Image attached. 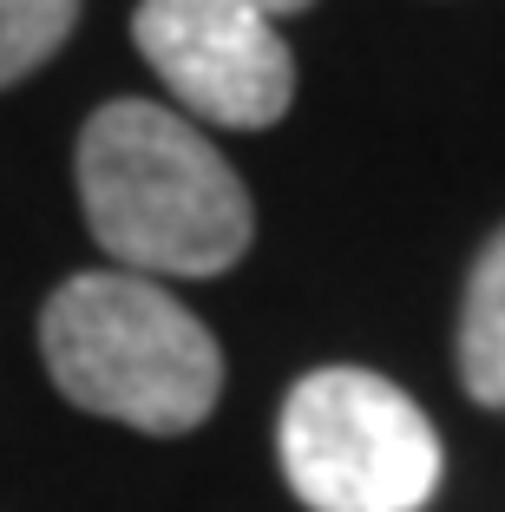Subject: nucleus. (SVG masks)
<instances>
[{
  "label": "nucleus",
  "instance_id": "2",
  "mask_svg": "<svg viewBox=\"0 0 505 512\" xmlns=\"http://www.w3.org/2000/svg\"><path fill=\"white\" fill-rule=\"evenodd\" d=\"M53 388L138 434H191L223 394V348L171 289L132 270H86L40 316Z\"/></svg>",
  "mask_w": 505,
  "mask_h": 512
},
{
  "label": "nucleus",
  "instance_id": "6",
  "mask_svg": "<svg viewBox=\"0 0 505 512\" xmlns=\"http://www.w3.org/2000/svg\"><path fill=\"white\" fill-rule=\"evenodd\" d=\"M79 27V0H0V86L40 73Z\"/></svg>",
  "mask_w": 505,
  "mask_h": 512
},
{
  "label": "nucleus",
  "instance_id": "4",
  "mask_svg": "<svg viewBox=\"0 0 505 512\" xmlns=\"http://www.w3.org/2000/svg\"><path fill=\"white\" fill-rule=\"evenodd\" d=\"M132 40L204 125L263 132L296 99V53L250 0H145L132 14Z\"/></svg>",
  "mask_w": 505,
  "mask_h": 512
},
{
  "label": "nucleus",
  "instance_id": "3",
  "mask_svg": "<svg viewBox=\"0 0 505 512\" xmlns=\"http://www.w3.org/2000/svg\"><path fill=\"white\" fill-rule=\"evenodd\" d=\"M283 480L309 512H420L440 486V434L374 368H315L276 421Z\"/></svg>",
  "mask_w": 505,
  "mask_h": 512
},
{
  "label": "nucleus",
  "instance_id": "7",
  "mask_svg": "<svg viewBox=\"0 0 505 512\" xmlns=\"http://www.w3.org/2000/svg\"><path fill=\"white\" fill-rule=\"evenodd\" d=\"M250 7H263L269 20H283V14H302V7H315V0H250Z\"/></svg>",
  "mask_w": 505,
  "mask_h": 512
},
{
  "label": "nucleus",
  "instance_id": "1",
  "mask_svg": "<svg viewBox=\"0 0 505 512\" xmlns=\"http://www.w3.org/2000/svg\"><path fill=\"white\" fill-rule=\"evenodd\" d=\"M79 204L132 276H223L250 250V191L184 112L112 99L79 132Z\"/></svg>",
  "mask_w": 505,
  "mask_h": 512
},
{
  "label": "nucleus",
  "instance_id": "5",
  "mask_svg": "<svg viewBox=\"0 0 505 512\" xmlns=\"http://www.w3.org/2000/svg\"><path fill=\"white\" fill-rule=\"evenodd\" d=\"M460 381L479 407H505V230L479 250L460 309Z\"/></svg>",
  "mask_w": 505,
  "mask_h": 512
}]
</instances>
